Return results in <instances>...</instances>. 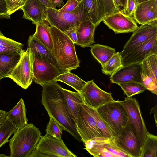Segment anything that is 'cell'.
I'll return each instance as SVG.
<instances>
[{"label":"cell","mask_w":157,"mask_h":157,"mask_svg":"<svg viewBox=\"0 0 157 157\" xmlns=\"http://www.w3.org/2000/svg\"><path fill=\"white\" fill-rule=\"evenodd\" d=\"M41 102L49 116H51L66 131L79 142L81 138L71 118L64 97L63 88L54 80L44 84Z\"/></svg>","instance_id":"obj_1"},{"label":"cell","mask_w":157,"mask_h":157,"mask_svg":"<svg viewBox=\"0 0 157 157\" xmlns=\"http://www.w3.org/2000/svg\"><path fill=\"white\" fill-rule=\"evenodd\" d=\"M53 42L52 51L57 67L62 73L70 72L80 66L75 44L63 32L54 26H50Z\"/></svg>","instance_id":"obj_2"},{"label":"cell","mask_w":157,"mask_h":157,"mask_svg":"<svg viewBox=\"0 0 157 157\" xmlns=\"http://www.w3.org/2000/svg\"><path fill=\"white\" fill-rule=\"evenodd\" d=\"M9 140L10 157H28L36 147L42 135L32 123L18 128Z\"/></svg>","instance_id":"obj_3"},{"label":"cell","mask_w":157,"mask_h":157,"mask_svg":"<svg viewBox=\"0 0 157 157\" xmlns=\"http://www.w3.org/2000/svg\"><path fill=\"white\" fill-rule=\"evenodd\" d=\"M46 15V21L50 26H55L63 33L71 28H76L83 21L90 20L81 1L77 7L69 13H61L56 9L47 7Z\"/></svg>","instance_id":"obj_4"},{"label":"cell","mask_w":157,"mask_h":157,"mask_svg":"<svg viewBox=\"0 0 157 157\" xmlns=\"http://www.w3.org/2000/svg\"><path fill=\"white\" fill-rule=\"evenodd\" d=\"M77 157L63 140L46 134L41 136L36 147L28 157Z\"/></svg>","instance_id":"obj_5"},{"label":"cell","mask_w":157,"mask_h":157,"mask_svg":"<svg viewBox=\"0 0 157 157\" xmlns=\"http://www.w3.org/2000/svg\"><path fill=\"white\" fill-rule=\"evenodd\" d=\"M95 109L116 136L121 133L128 120L126 111L119 101L108 103Z\"/></svg>","instance_id":"obj_6"},{"label":"cell","mask_w":157,"mask_h":157,"mask_svg":"<svg viewBox=\"0 0 157 157\" xmlns=\"http://www.w3.org/2000/svg\"><path fill=\"white\" fill-rule=\"evenodd\" d=\"M8 78L24 89H27L30 85L33 80V63L32 53L29 48L23 51Z\"/></svg>","instance_id":"obj_7"},{"label":"cell","mask_w":157,"mask_h":157,"mask_svg":"<svg viewBox=\"0 0 157 157\" xmlns=\"http://www.w3.org/2000/svg\"><path fill=\"white\" fill-rule=\"evenodd\" d=\"M75 124L82 142L84 143L94 138L104 137L84 104L80 105Z\"/></svg>","instance_id":"obj_8"},{"label":"cell","mask_w":157,"mask_h":157,"mask_svg":"<svg viewBox=\"0 0 157 157\" xmlns=\"http://www.w3.org/2000/svg\"><path fill=\"white\" fill-rule=\"evenodd\" d=\"M125 110L128 121L134 130L142 147L147 131L137 101L132 97L120 101Z\"/></svg>","instance_id":"obj_9"},{"label":"cell","mask_w":157,"mask_h":157,"mask_svg":"<svg viewBox=\"0 0 157 157\" xmlns=\"http://www.w3.org/2000/svg\"><path fill=\"white\" fill-rule=\"evenodd\" d=\"M79 93L84 104L94 109L108 103L115 101L111 93L101 89L96 84L93 80L86 82Z\"/></svg>","instance_id":"obj_10"},{"label":"cell","mask_w":157,"mask_h":157,"mask_svg":"<svg viewBox=\"0 0 157 157\" xmlns=\"http://www.w3.org/2000/svg\"><path fill=\"white\" fill-rule=\"evenodd\" d=\"M114 140L117 145L131 157H140L141 149L140 143L128 120Z\"/></svg>","instance_id":"obj_11"},{"label":"cell","mask_w":157,"mask_h":157,"mask_svg":"<svg viewBox=\"0 0 157 157\" xmlns=\"http://www.w3.org/2000/svg\"><path fill=\"white\" fill-rule=\"evenodd\" d=\"M120 54L122 57L132 49L157 35V21L141 25L133 32Z\"/></svg>","instance_id":"obj_12"},{"label":"cell","mask_w":157,"mask_h":157,"mask_svg":"<svg viewBox=\"0 0 157 157\" xmlns=\"http://www.w3.org/2000/svg\"><path fill=\"white\" fill-rule=\"evenodd\" d=\"M33 56V80L36 83L42 86L52 82L63 73L56 66L48 60Z\"/></svg>","instance_id":"obj_13"},{"label":"cell","mask_w":157,"mask_h":157,"mask_svg":"<svg viewBox=\"0 0 157 157\" xmlns=\"http://www.w3.org/2000/svg\"><path fill=\"white\" fill-rule=\"evenodd\" d=\"M102 21L115 34L133 32L138 27L134 18L126 15L121 10L106 15Z\"/></svg>","instance_id":"obj_14"},{"label":"cell","mask_w":157,"mask_h":157,"mask_svg":"<svg viewBox=\"0 0 157 157\" xmlns=\"http://www.w3.org/2000/svg\"><path fill=\"white\" fill-rule=\"evenodd\" d=\"M157 54V35L132 49L122 58L123 66L141 63L150 56Z\"/></svg>","instance_id":"obj_15"},{"label":"cell","mask_w":157,"mask_h":157,"mask_svg":"<svg viewBox=\"0 0 157 157\" xmlns=\"http://www.w3.org/2000/svg\"><path fill=\"white\" fill-rule=\"evenodd\" d=\"M142 81L146 89L157 94V54L148 56L141 63Z\"/></svg>","instance_id":"obj_16"},{"label":"cell","mask_w":157,"mask_h":157,"mask_svg":"<svg viewBox=\"0 0 157 157\" xmlns=\"http://www.w3.org/2000/svg\"><path fill=\"white\" fill-rule=\"evenodd\" d=\"M142 70L141 63L123 66L111 75L110 80L117 84L130 82L142 83Z\"/></svg>","instance_id":"obj_17"},{"label":"cell","mask_w":157,"mask_h":157,"mask_svg":"<svg viewBox=\"0 0 157 157\" xmlns=\"http://www.w3.org/2000/svg\"><path fill=\"white\" fill-rule=\"evenodd\" d=\"M133 15L136 21L141 25L157 21V0H148L138 4Z\"/></svg>","instance_id":"obj_18"},{"label":"cell","mask_w":157,"mask_h":157,"mask_svg":"<svg viewBox=\"0 0 157 157\" xmlns=\"http://www.w3.org/2000/svg\"><path fill=\"white\" fill-rule=\"evenodd\" d=\"M47 7L40 0H26L21 9L23 12V18L36 25L39 22L46 21Z\"/></svg>","instance_id":"obj_19"},{"label":"cell","mask_w":157,"mask_h":157,"mask_svg":"<svg viewBox=\"0 0 157 157\" xmlns=\"http://www.w3.org/2000/svg\"><path fill=\"white\" fill-rule=\"evenodd\" d=\"M96 27L90 20L83 21L76 28L77 41L75 44L83 48L90 47L94 43Z\"/></svg>","instance_id":"obj_20"},{"label":"cell","mask_w":157,"mask_h":157,"mask_svg":"<svg viewBox=\"0 0 157 157\" xmlns=\"http://www.w3.org/2000/svg\"><path fill=\"white\" fill-rule=\"evenodd\" d=\"M109 138L100 137L90 139L84 143L85 149L94 157H114L107 149Z\"/></svg>","instance_id":"obj_21"},{"label":"cell","mask_w":157,"mask_h":157,"mask_svg":"<svg viewBox=\"0 0 157 157\" xmlns=\"http://www.w3.org/2000/svg\"><path fill=\"white\" fill-rule=\"evenodd\" d=\"M27 43L28 48L30 49L33 56L40 59H46L58 68L52 51L35 38L32 35L29 36Z\"/></svg>","instance_id":"obj_22"},{"label":"cell","mask_w":157,"mask_h":157,"mask_svg":"<svg viewBox=\"0 0 157 157\" xmlns=\"http://www.w3.org/2000/svg\"><path fill=\"white\" fill-rule=\"evenodd\" d=\"M85 5L91 21L96 27L106 16L101 0H80Z\"/></svg>","instance_id":"obj_23"},{"label":"cell","mask_w":157,"mask_h":157,"mask_svg":"<svg viewBox=\"0 0 157 157\" xmlns=\"http://www.w3.org/2000/svg\"><path fill=\"white\" fill-rule=\"evenodd\" d=\"M26 111L24 101L21 98L11 109L6 112L7 118L17 128H21L28 124Z\"/></svg>","instance_id":"obj_24"},{"label":"cell","mask_w":157,"mask_h":157,"mask_svg":"<svg viewBox=\"0 0 157 157\" xmlns=\"http://www.w3.org/2000/svg\"><path fill=\"white\" fill-rule=\"evenodd\" d=\"M64 100L71 118L75 123L76 121L80 105L84 104L79 93L63 88Z\"/></svg>","instance_id":"obj_25"},{"label":"cell","mask_w":157,"mask_h":157,"mask_svg":"<svg viewBox=\"0 0 157 157\" xmlns=\"http://www.w3.org/2000/svg\"><path fill=\"white\" fill-rule=\"evenodd\" d=\"M22 53L18 52L0 54V74L8 78L19 60Z\"/></svg>","instance_id":"obj_26"},{"label":"cell","mask_w":157,"mask_h":157,"mask_svg":"<svg viewBox=\"0 0 157 157\" xmlns=\"http://www.w3.org/2000/svg\"><path fill=\"white\" fill-rule=\"evenodd\" d=\"M90 47L92 54L101 64L102 68L115 53L114 48L106 45L96 44Z\"/></svg>","instance_id":"obj_27"},{"label":"cell","mask_w":157,"mask_h":157,"mask_svg":"<svg viewBox=\"0 0 157 157\" xmlns=\"http://www.w3.org/2000/svg\"><path fill=\"white\" fill-rule=\"evenodd\" d=\"M33 36L51 51L53 48V42L50 26L45 22H38Z\"/></svg>","instance_id":"obj_28"},{"label":"cell","mask_w":157,"mask_h":157,"mask_svg":"<svg viewBox=\"0 0 157 157\" xmlns=\"http://www.w3.org/2000/svg\"><path fill=\"white\" fill-rule=\"evenodd\" d=\"M54 80L66 83L79 93H80L86 83L77 75L70 72L60 74L55 78Z\"/></svg>","instance_id":"obj_29"},{"label":"cell","mask_w":157,"mask_h":157,"mask_svg":"<svg viewBox=\"0 0 157 157\" xmlns=\"http://www.w3.org/2000/svg\"><path fill=\"white\" fill-rule=\"evenodd\" d=\"M157 157V136L147 133L141 147L140 157Z\"/></svg>","instance_id":"obj_30"},{"label":"cell","mask_w":157,"mask_h":157,"mask_svg":"<svg viewBox=\"0 0 157 157\" xmlns=\"http://www.w3.org/2000/svg\"><path fill=\"white\" fill-rule=\"evenodd\" d=\"M86 105L89 112L94 119L97 126L102 132L104 137L114 139L116 137L115 134L96 110Z\"/></svg>","instance_id":"obj_31"},{"label":"cell","mask_w":157,"mask_h":157,"mask_svg":"<svg viewBox=\"0 0 157 157\" xmlns=\"http://www.w3.org/2000/svg\"><path fill=\"white\" fill-rule=\"evenodd\" d=\"M121 56L119 52L115 53L102 68V73L106 75H111L119 68L123 66Z\"/></svg>","instance_id":"obj_32"},{"label":"cell","mask_w":157,"mask_h":157,"mask_svg":"<svg viewBox=\"0 0 157 157\" xmlns=\"http://www.w3.org/2000/svg\"><path fill=\"white\" fill-rule=\"evenodd\" d=\"M127 97H132L136 94L143 92L146 89L142 83L130 82L118 84Z\"/></svg>","instance_id":"obj_33"},{"label":"cell","mask_w":157,"mask_h":157,"mask_svg":"<svg viewBox=\"0 0 157 157\" xmlns=\"http://www.w3.org/2000/svg\"><path fill=\"white\" fill-rule=\"evenodd\" d=\"M17 128L7 118L0 127V148L9 142V138Z\"/></svg>","instance_id":"obj_34"},{"label":"cell","mask_w":157,"mask_h":157,"mask_svg":"<svg viewBox=\"0 0 157 157\" xmlns=\"http://www.w3.org/2000/svg\"><path fill=\"white\" fill-rule=\"evenodd\" d=\"M63 128L52 117L49 116V121L46 129V134L54 137L61 139Z\"/></svg>","instance_id":"obj_35"},{"label":"cell","mask_w":157,"mask_h":157,"mask_svg":"<svg viewBox=\"0 0 157 157\" xmlns=\"http://www.w3.org/2000/svg\"><path fill=\"white\" fill-rule=\"evenodd\" d=\"M8 14L10 16L24 5L26 0H5Z\"/></svg>","instance_id":"obj_36"},{"label":"cell","mask_w":157,"mask_h":157,"mask_svg":"<svg viewBox=\"0 0 157 157\" xmlns=\"http://www.w3.org/2000/svg\"><path fill=\"white\" fill-rule=\"evenodd\" d=\"M0 44L17 48L22 51L23 50V44L5 37L1 31H0Z\"/></svg>","instance_id":"obj_37"},{"label":"cell","mask_w":157,"mask_h":157,"mask_svg":"<svg viewBox=\"0 0 157 157\" xmlns=\"http://www.w3.org/2000/svg\"><path fill=\"white\" fill-rule=\"evenodd\" d=\"M80 2V0H67L64 6L58 10L61 13L71 12L77 7Z\"/></svg>","instance_id":"obj_38"},{"label":"cell","mask_w":157,"mask_h":157,"mask_svg":"<svg viewBox=\"0 0 157 157\" xmlns=\"http://www.w3.org/2000/svg\"><path fill=\"white\" fill-rule=\"evenodd\" d=\"M137 5V0H127L124 8L121 10L126 15L132 16Z\"/></svg>","instance_id":"obj_39"},{"label":"cell","mask_w":157,"mask_h":157,"mask_svg":"<svg viewBox=\"0 0 157 157\" xmlns=\"http://www.w3.org/2000/svg\"><path fill=\"white\" fill-rule=\"evenodd\" d=\"M103 4L106 15L119 10L116 7L113 0H101Z\"/></svg>","instance_id":"obj_40"},{"label":"cell","mask_w":157,"mask_h":157,"mask_svg":"<svg viewBox=\"0 0 157 157\" xmlns=\"http://www.w3.org/2000/svg\"><path fill=\"white\" fill-rule=\"evenodd\" d=\"M0 18L9 19L10 16L8 11L5 0H0Z\"/></svg>","instance_id":"obj_41"},{"label":"cell","mask_w":157,"mask_h":157,"mask_svg":"<svg viewBox=\"0 0 157 157\" xmlns=\"http://www.w3.org/2000/svg\"><path fill=\"white\" fill-rule=\"evenodd\" d=\"M74 43L76 44L77 41V36L76 28H74L70 29L64 32Z\"/></svg>","instance_id":"obj_42"},{"label":"cell","mask_w":157,"mask_h":157,"mask_svg":"<svg viewBox=\"0 0 157 157\" xmlns=\"http://www.w3.org/2000/svg\"><path fill=\"white\" fill-rule=\"evenodd\" d=\"M24 50L22 51L17 48L10 47L0 44V54L17 52L22 53Z\"/></svg>","instance_id":"obj_43"},{"label":"cell","mask_w":157,"mask_h":157,"mask_svg":"<svg viewBox=\"0 0 157 157\" xmlns=\"http://www.w3.org/2000/svg\"><path fill=\"white\" fill-rule=\"evenodd\" d=\"M6 112L3 110H0V127L7 119Z\"/></svg>","instance_id":"obj_44"},{"label":"cell","mask_w":157,"mask_h":157,"mask_svg":"<svg viewBox=\"0 0 157 157\" xmlns=\"http://www.w3.org/2000/svg\"><path fill=\"white\" fill-rule=\"evenodd\" d=\"M48 8L56 9V6L54 4L52 0H40Z\"/></svg>","instance_id":"obj_45"},{"label":"cell","mask_w":157,"mask_h":157,"mask_svg":"<svg viewBox=\"0 0 157 157\" xmlns=\"http://www.w3.org/2000/svg\"><path fill=\"white\" fill-rule=\"evenodd\" d=\"M52 1L56 7H62L64 5L63 0H52Z\"/></svg>","instance_id":"obj_46"},{"label":"cell","mask_w":157,"mask_h":157,"mask_svg":"<svg viewBox=\"0 0 157 157\" xmlns=\"http://www.w3.org/2000/svg\"><path fill=\"white\" fill-rule=\"evenodd\" d=\"M157 105L153 107L150 113H153L154 114V117L155 121V122L156 126H157Z\"/></svg>","instance_id":"obj_47"},{"label":"cell","mask_w":157,"mask_h":157,"mask_svg":"<svg viewBox=\"0 0 157 157\" xmlns=\"http://www.w3.org/2000/svg\"><path fill=\"white\" fill-rule=\"evenodd\" d=\"M113 1L116 7L119 10H120V8L121 7L123 8V5L121 0H113Z\"/></svg>","instance_id":"obj_48"},{"label":"cell","mask_w":157,"mask_h":157,"mask_svg":"<svg viewBox=\"0 0 157 157\" xmlns=\"http://www.w3.org/2000/svg\"><path fill=\"white\" fill-rule=\"evenodd\" d=\"M121 1L123 5V10L124 8L126 6L127 0H121Z\"/></svg>","instance_id":"obj_49"},{"label":"cell","mask_w":157,"mask_h":157,"mask_svg":"<svg viewBox=\"0 0 157 157\" xmlns=\"http://www.w3.org/2000/svg\"><path fill=\"white\" fill-rule=\"evenodd\" d=\"M148 0H137V4L141 2L147 1Z\"/></svg>","instance_id":"obj_50"},{"label":"cell","mask_w":157,"mask_h":157,"mask_svg":"<svg viewBox=\"0 0 157 157\" xmlns=\"http://www.w3.org/2000/svg\"><path fill=\"white\" fill-rule=\"evenodd\" d=\"M8 156L4 154H0V157H7Z\"/></svg>","instance_id":"obj_51"},{"label":"cell","mask_w":157,"mask_h":157,"mask_svg":"<svg viewBox=\"0 0 157 157\" xmlns=\"http://www.w3.org/2000/svg\"><path fill=\"white\" fill-rule=\"evenodd\" d=\"M3 78V77L0 74V82L1 79Z\"/></svg>","instance_id":"obj_52"}]
</instances>
